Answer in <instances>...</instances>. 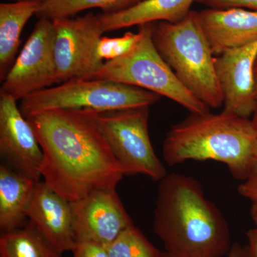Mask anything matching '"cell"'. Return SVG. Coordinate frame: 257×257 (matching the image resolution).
Returning <instances> with one entry per match:
<instances>
[{"label": "cell", "instance_id": "1", "mask_svg": "<svg viewBox=\"0 0 257 257\" xmlns=\"http://www.w3.org/2000/svg\"><path fill=\"white\" fill-rule=\"evenodd\" d=\"M97 111L51 109L27 117L43 152L41 177L67 202L116 189L125 175L101 132Z\"/></svg>", "mask_w": 257, "mask_h": 257}, {"label": "cell", "instance_id": "2", "mask_svg": "<svg viewBox=\"0 0 257 257\" xmlns=\"http://www.w3.org/2000/svg\"><path fill=\"white\" fill-rule=\"evenodd\" d=\"M153 231L171 257H222L231 247L221 211L195 179L180 174L160 181Z\"/></svg>", "mask_w": 257, "mask_h": 257}, {"label": "cell", "instance_id": "3", "mask_svg": "<svg viewBox=\"0 0 257 257\" xmlns=\"http://www.w3.org/2000/svg\"><path fill=\"white\" fill-rule=\"evenodd\" d=\"M256 143L257 133L248 118L224 109L219 114L191 113L171 126L162 155L170 166L188 160L217 161L227 166L235 178L245 179Z\"/></svg>", "mask_w": 257, "mask_h": 257}, {"label": "cell", "instance_id": "4", "mask_svg": "<svg viewBox=\"0 0 257 257\" xmlns=\"http://www.w3.org/2000/svg\"><path fill=\"white\" fill-rule=\"evenodd\" d=\"M157 50L184 87L209 108L224 104L215 57L203 30L198 12L176 23H152Z\"/></svg>", "mask_w": 257, "mask_h": 257}, {"label": "cell", "instance_id": "5", "mask_svg": "<svg viewBox=\"0 0 257 257\" xmlns=\"http://www.w3.org/2000/svg\"><path fill=\"white\" fill-rule=\"evenodd\" d=\"M152 23L139 26L138 40L123 55L106 61L92 79L142 88L170 99L190 111H209V106L189 92L157 50L152 38Z\"/></svg>", "mask_w": 257, "mask_h": 257}, {"label": "cell", "instance_id": "6", "mask_svg": "<svg viewBox=\"0 0 257 257\" xmlns=\"http://www.w3.org/2000/svg\"><path fill=\"white\" fill-rule=\"evenodd\" d=\"M160 99L156 93L127 84L102 79H75L33 93L22 99L19 107L27 118L51 109L106 111L150 107Z\"/></svg>", "mask_w": 257, "mask_h": 257}, {"label": "cell", "instance_id": "7", "mask_svg": "<svg viewBox=\"0 0 257 257\" xmlns=\"http://www.w3.org/2000/svg\"><path fill=\"white\" fill-rule=\"evenodd\" d=\"M149 106L97 111L104 138L125 175H147L160 182L167 170L157 157L149 135Z\"/></svg>", "mask_w": 257, "mask_h": 257}, {"label": "cell", "instance_id": "8", "mask_svg": "<svg viewBox=\"0 0 257 257\" xmlns=\"http://www.w3.org/2000/svg\"><path fill=\"white\" fill-rule=\"evenodd\" d=\"M58 84L75 79H92L102 67L98 45L103 31L99 15L52 20Z\"/></svg>", "mask_w": 257, "mask_h": 257}, {"label": "cell", "instance_id": "9", "mask_svg": "<svg viewBox=\"0 0 257 257\" xmlns=\"http://www.w3.org/2000/svg\"><path fill=\"white\" fill-rule=\"evenodd\" d=\"M52 20L40 19L3 81L1 90L20 100L58 84Z\"/></svg>", "mask_w": 257, "mask_h": 257}, {"label": "cell", "instance_id": "10", "mask_svg": "<svg viewBox=\"0 0 257 257\" xmlns=\"http://www.w3.org/2000/svg\"><path fill=\"white\" fill-rule=\"evenodd\" d=\"M76 241H90L107 248L133 222L116 189L96 191L71 203Z\"/></svg>", "mask_w": 257, "mask_h": 257}, {"label": "cell", "instance_id": "11", "mask_svg": "<svg viewBox=\"0 0 257 257\" xmlns=\"http://www.w3.org/2000/svg\"><path fill=\"white\" fill-rule=\"evenodd\" d=\"M0 155L10 168L40 181L43 152L17 100L0 91Z\"/></svg>", "mask_w": 257, "mask_h": 257}, {"label": "cell", "instance_id": "12", "mask_svg": "<svg viewBox=\"0 0 257 257\" xmlns=\"http://www.w3.org/2000/svg\"><path fill=\"white\" fill-rule=\"evenodd\" d=\"M256 57L257 40L215 57L224 110L241 117L252 116L257 104L253 80Z\"/></svg>", "mask_w": 257, "mask_h": 257}, {"label": "cell", "instance_id": "13", "mask_svg": "<svg viewBox=\"0 0 257 257\" xmlns=\"http://www.w3.org/2000/svg\"><path fill=\"white\" fill-rule=\"evenodd\" d=\"M30 222L49 243L62 253L75 246L71 203L39 181L28 212Z\"/></svg>", "mask_w": 257, "mask_h": 257}, {"label": "cell", "instance_id": "14", "mask_svg": "<svg viewBox=\"0 0 257 257\" xmlns=\"http://www.w3.org/2000/svg\"><path fill=\"white\" fill-rule=\"evenodd\" d=\"M214 55L257 40V12L241 9H208L198 12Z\"/></svg>", "mask_w": 257, "mask_h": 257}, {"label": "cell", "instance_id": "15", "mask_svg": "<svg viewBox=\"0 0 257 257\" xmlns=\"http://www.w3.org/2000/svg\"><path fill=\"white\" fill-rule=\"evenodd\" d=\"M196 0H143L127 9L99 15L104 32L158 22L176 23L190 13Z\"/></svg>", "mask_w": 257, "mask_h": 257}, {"label": "cell", "instance_id": "16", "mask_svg": "<svg viewBox=\"0 0 257 257\" xmlns=\"http://www.w3.org/2000/svg\"><path fill=\"white\" fill-rule=\"evenodd\" d=\"M39 181L0 167V229L3 232L23 226Z\"/></svg>", "mask_w": 257, "mask_h": 257}, {"label": "cell", "instance_id": "17", "mask_svg": "<svg viewBox=\"0 0 257 257\" xmlns=\"http://www.w3.org/2000/svg\"><path fill=\"white\" fill-rule=\"evenodd\" d=\"M40 0L0 4V79L4 81L13 67L25 25L36 15Z\"/></svg>", "mask_w": 257, "mask_h": 257}, {"label": "cell", "instance_id": "18", "mask_svg": "<svg viewBox=\"0 0 257 257\" xmlns=\"http://www.w3.org/2000/svg\"><path fill=\"white\" fill-rule=\"evenodd\" d=\"M0 257H62V253L29 222L27 226L2 234Z\"/></svg>", "mask_w": 257, "mask_h": 257}, {"label": "cell", "instance_id": "19", "mask_svg": "<svg viewBox=\"0 0 257 257\" xmlns=\"http://www.w3.org/2000/svg\"><path fill=\"white\" fill-rule=\"evenodd\" d=\"M143 0H40L37 18L54 20L70 18L92 8H100L104 13H113L127 9Z\"/></svg>", "mask_w": 257, "mask_h": 257}, {"label": "cell", "instance_id": "20", "mask_svg": "<svg viewBox=\"0 0 257 257\" xmlns=\"http://www.w3.org/2000/svg\"><path fill=\"white\" fill-rule=\"evenodd\" d=\"M106 248L109 257H165L134 224Z\"/></svg>", "mask_w": 257, "mask_h": 257}, {"label": "cell", "instance_id": "21", "mask_svg": "<svg viewBox=\"0 0 257 257\" xmlns=\"http://www.w3.org/2000/svg\"><path fill=\"white\" fill-rule=\"evenodd\" d=\"M140 34L126 32L122 37H102L98 45V55L101 60H114L119 56L127 52L137 40Z\"/></svg>", "mask_w": 257, "mask_h": 257}, {"label": "cell", "instance_id": "22", "mask_svg": "<svg viewBox=\"0 0 257 257\" xmlns=\"http://www.w3.org/2000/svg\"><path fill=\"white\" fill-rule=\"evenodd\" d=\"M196 3L211 9H241L257 12V0H196Z\"/></svg>", "mask_w": 257, "mask_h": 257}, {"label": "cell", "instance_id": "23", "mask_svg": "<svg viewBox=\"0 0 257 257\" xmlns=\"http://www.w3.org/2000/svg\"><path fill=\"white\" fill-rule=\"evenodd\" d=\"M237 190L240 195L252 203L257 202V157L253 160L244 182L240 184Z\"/></svg>", "mask_w": 257, "mask_h": 257}, {"label": "cell", "instance_id": "24", "mask_svg": "<svg viewBox=\"0 0 257 257\" xmlns=\"http://www.w3.org/2000/svg\"><path fill=\"white\" fill-rule=\"evenodd\" d=\"M72 251V257H109L105 246L90 241H78Z\"/></svg>", "mask_w": 257, "mask_h": 257}, {"label": "cell", "instance_id": "25", "mask_svg": "<svg viewBox=\"0 0 257 257\" xmlns=\"http://www.w3.org/2000/svg\"><path fill=\"white\" fill-rule=\"evenodd\" d=\"M248 239V257H257V229L248 230L246 233Z\"/></svg>", "mask_w": 257, "mask_h": 257}, {"label": "cell", "instance_id": "26", "mask_svg": "<svg viewBox=\"0 0 257 257\" xmlns=\"http://www.w3.org/2000/svg\"><path fill=\"white\" fill-rule=\"evenodd\" d=\"M228 257H248L247 247L234 243L230 248Z\"/></svg>", "mask_w": 257, "mask_h": 257}, {"label": "cell", "instance_id": "27", "mask_svg": "<svg viewBox=\"0 0 257 257\" xmlns=\"http://www.w3.org/2000/svg\"><path fill=\"white\" fill-rule=\"evenodd\" d=\"M253 89H254L255 96L257 100V57L255 61L254 66L253 69Z\"/></svg>", "mask_w": 257, "mask_h": 257}, {"label": "cell", "instance_id": "28", "mask_svg": "<svg viewBox=\"0 0 257 257\" xmlns=\"http://www.w3.org/2000/svg\"><path fill=\"white\" fill-rule=\"evenodd\" d=\"M250 214H251V219H252L257 229V202L253 203L251 211H250Z\"/></svg>", "mask_w": 257, "mask_h": 257}, {"label": "cell", "instance_id": "29", "mask_svg": "<svg viewBox=\"0 0 257 257\" xmlns=\"http://www.w3.org/2000/svg\"><path fill=\"white\" fill-rule=\"evenodd\" d=\"M252 118H251V122H252L253 127H254L255 130H256L257 133V104L256 106V108H255L254 111H253L252 114Z\"/></svg>", "mask_w": 257, "mask_h": 257}, {"label": "cell", "instance_id": "30", "mask_svg": "<svg viewBox=\"0 0 257 257\" xmlns=\"http://www.w3.org/2000/svg\"><path fill=\"white\" fill-rule=\"evenodd\" d=\"M254 156L255 157H257V143L256 145V147H255L254 149Z\"/></svg>", "mask_w": 257, "mask_h": 257}, {"label": "cell", "instance_id": "31", "mask_svg": "<svg viewBox=\"0 0 257 257\" xmlns=\"http://www.w3.org/2000/svg\"><path fill=\"white\" fill-rule=\"evenodd\" d=\"M165 257H171L170 256H169L168 254H167V253H165Z\"/></svg>", "mask_w": 257, "mask_h": 257}, {"label": "cell", "instance_id": "32", "mask_svg": "<svg viewBox=\"0 0 257 257\" xmlns=\"http://www.w3.org/2000/svg\"><path fill=\"white\" fill-rule=\"evenodd\" d=\"M15 2L25 1V0H14Z\"/></svg>", "mask_w": 257, "mask_h": 257}]
</instances>
